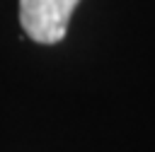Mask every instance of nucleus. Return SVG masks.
<instances>
[{
  "mask_svg": "<svg viewBox=\"0 0 155 152\" xmlns=\"http://www.w3.org/2000/svg\"><path fill=\"white\" fill-rule=\"evenodd\" d=\"M80 0H19V24L36 43H58Z\"/></svg>",
  "mask_w": 155,
  "mask_h": 152,
  "instance_id": "1",
  "label": "nucleus"
}]
</instances>
